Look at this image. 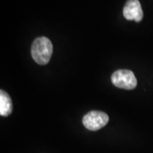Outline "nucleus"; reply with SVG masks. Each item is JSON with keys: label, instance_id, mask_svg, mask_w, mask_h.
<instances>
[{"label": "nucleus", "instance_id": "nucleus-2", "mask_svg": "<svg viewBox=\"0 0 153 153\" xmlns=\"http://www.w3.org/2000/svg\"><path fill=\"white\" fill-rule=\"evenodd\" d=\"M111 82L116 87L123 89H134L137 86V79L130 70L122 69L116 71L111 75Z\"/></svg>", "mask_w": 153, "mask_h": 153}, {"label": "nucleus", "instance_id": "nucleus-4", "mask_svg": "<svg viewBox=\"0 0 153 153\" xmlns=\"http://www.w3.org/2000/svg\"><path fill=\"white\" fill-rule=\"evenodd\" d=\"M123 16L128 21L140 22L143 18V10L139 0H128L123 8Z\"/></svg>", "mask_w": 153, "mask_h": 153}, {"label": "nucleus", "instance_id": "nucleus-3", "mask_svg": "<svg viewBox=\"0 0 153 153\" xmlns=\"http://www.w3.org/2000/svg\"><path fill=\"white\" fill-rule=\"evenodd\" d=\"M109 117L100 111H92L85 115L82 118V124L91 131H96L107 124Z\"/></svg>", "mask_w": 153, "mask_h": 153}, {"label": "nucleus", "instance_id": "nucleus-5", "mask_svg": "<svg viewBox=\"0 0 153 153\" xmlns=\"http://www.w3.org/2000/svg\"><path fill=\"white\" fill-rule=\"evenodd\" d=\"M12 100L10 96L4 91H0V115L2 117H7L12 112Z\"/></svg>", "mask_w": 153, "mask_h": 153}, {"label": "nucleus", "instance_id": "nucleus-1", "mask_svg": "<svg viewBox=\"0 0 153 153\" xmlns=\"http://www.w3.org/2000/svg\"><path fill=\"white\" fill-rule=\"evenodd\" d=\"M53 54V44L46 37L36 38L32 45V56L36 63L46 65Z\"/></svg>", "mask_w": 153, "mask_h": 153}]
</instances>
